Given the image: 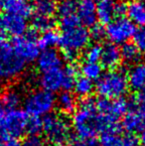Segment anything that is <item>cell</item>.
<instances>
[{"label": "cell", "instance_id": "obj_1", "mask_svg": "<svg viewBox=\"0 0 145 146\" xmlns=\"http://www.w3.org/2000/svg\"><path fill=\"white\" fill-rule=\"evenodd\" d=\"M73 128L81 139H93L99 128V114L97 108V100L85 98L75 110L72 120Z\"/></svg>", "mask_w": 145, "mask_h": 146}, {"label": "cell", "instance_id": "obj_2", "mask_svg": "<svg viewBox=\"0 0 145 146\" xmlns=\"http://www.w3.org/2000/svg\"><path fill=\"white\" fill-rule=\"evenodd\" d=\"M89 40V32L81 25L63 30L59 39V45L63 50L64 59L71 63L73 62L79 51L87 46Z\"/></svg>", "mask_w": 145, "mask_h": 146}, {"label": "cell", "instance_id": "obj_3", "mask_svg": "<svg viewBox=\"0 0 145 146\" xmlns=\"http://www.w3.org/2000/svg\"><path fill=\"white\" fill-rule=\"evenodd\" d=\"M95 90L103 98H120L128 90L127 75L123 70H113L101 75L97 80Z\"/></svg>", "mask_w": 145, "mask_h": 146}, {"label": "cell", "instance_id": "obj_4", "mask_svg": "<svg viewBox=\"0 0 145 146\" xmlns=\"http://www.w3.org/2000/svg\"><path fill=\"white\" fill-rule=\"evenodd\" d=\"M26 63L13 50L11 45L5 41L0 33V78L2 80H13L24 72Z\"/></svg>", "mask_w": 145, "mask_h": 146}, {"label": "cell", "instance_id": "obj_5", "mask_svg": "<svg viewBox=\"0 0 145 146\" xmlns=\"http://www.w3.org/2000/svg\"><path fill=\"white\" fill-rule=\"evenodd\" d=\"M43 131L47 139L55 145H64L71 139L72 131L68 120L56 114H48L43 119Z\"/></svg>", "mask_w": 145, "mask_h": 146}, {"label": "cell", "instance_id": "obj_6", "mask_svg": "<svg viewBox=\"0 0 145 146\" xmlns=\"http://www.w3.org/2000/svg\"><path fill=\"white\" fill-rule=\"evenodd\" d=\"M56 104L54 94L44 90H37L27 96L24 100L25 112L32 117L46 116L51 113Z\"/></svg>", "mask_w": 145, "mask_h": 146}, {"label": "cell", "instance_id": "obj_7", "mask_svg": "<svg viewBox=\"0 0 145 146\" xmlns=\"http://www.w3.org/2000/svg\"><path fill=\"white\" fill-rule=\"evenodd\" d=\"M136 30V26L128 18H116L107 24L105 36L112 44H125L130 38H133Z\"/></svg>", "mask_w": 145, "mask_h": 146}, {"label": "cell", "instance_id": "obj_8", "mask_svg": "<svg viewBox=\"0 0 145 146\" xmlns=\"http://www.w3.org/2000/svg\"><path fill=\"white\" fill-rule=\"evenodd\" d=\"M11 46L16 54L25 63L35 61L40 55V48L36 39L35 30L27 32L25 36L16 37Z\"/></svg>", "mask_w": 145, "mask_h": 146}, {"label": "cell", "instance_id": "obj_9", "mask_svg": "<svg viewBox=\"0 0 145 146\" xmlns=\"http://www.w3.org/2000/svg\"><path fill=\"white\" fill-rule=\"evenodd\" d=\"M3 121L8 136L18 138L21 137L26 131L28 116L24 110H12L5 114Z\"/></svg>", "mask_w": 145, "mask_h": 146}, {"label": "cell", "instance_id": "obj_10", "mask_svg": "<svg viewBox=\"0 0 145 146\" xmlns=\"http://www.w3.org/2000/svg\"><path fill=\"white\" fill-rule=\"evenodd\" d=\"M77 16L79 22L87 27H93L97 20V5L93 0L77 1Z\"/></svg>", "mask_w": 145, "mask_h": 146}, {"label": "cell", "instance_id": "obj_11", "mask_svg": "<svg viewBox=\"0 0 145 146\" xmlns=\"http://www.w3.org/2000/svg\"><path fill=\"white\" fill-rule=\"evenodd\" d=\"M62 64V57L54 49H46L37 58V67L42 73L61 69Z\"/></svg>", "mask_w": 145, "mask_h": 146}, {"label": "cell", "instance_id": "obj_12", "mask_svg": "<svg viewBox=\"0 0 145 146\" xmlns=\"http://www.w3.org/2000/svg\"><path fill=\"white\" fill-rule=\"evenodd\" d=\"M63 79H64V72L61 69L42 73L40 78V86L42 87V90L54 94L62 90Z\"/></svg>", "mask_w": 145, "mask_h": 146}, {"label": "cell", "instance_id": "obj_13", "mask_svg": "<svg viewBox=\"0 0 145 146\" xmlns=\"http://www.w3.org/2000/svg\"><path fill=\"white\" fill-rule=\"evenodd\" d=\"M2 26L6 32L15 38L25 34L27 30V22L25 18L8 13L2 18Z\"/></svg>", "mask_w": 145, "mask_h": 146}, {"label": "cell", "instance_id": "obj_14", "mask_svg": "<svg viewBox=\"0 0 145 146\" xmlns=\"http://www.w3.org/2000/svg\"><path fill=\"white\" fill-rule=\"evenodd\" d=\"M101 65L105 68L113 71L119 66L121 62V54L120 49L112 43H107L103 47V52L101 57Z\"/></svg>", "mask_w": 145, "mask_h": 146}, {"label": "cell", "instance_id": "obj_15", "mask_svg": "<svg viewBox=\"0 0 145 146\" xmlns=\"http://www.w3.org/2000/svg\"><path fill=\"white\" fill-rule=\"evenodd\" d=\"M128 19L134 24L141 27L145 26V3L139 0H131L127 3Z\"/></svg>", "mask_w": 145, "mask_h": 146}, {"label": "cell", "instance_id": "obj_16", "mask_svg": "<svg viewBox=\"0 0 145 146\" xmlns=\"http://www.w3.org/2000/svg\"><path fill=\"white\" fill-rule=\"evenodd\" d=\"M128 87L134 90H139L145 87V65L136 64L127 74Z\"/></svg>", "mask_w": 145, "mask_h": 146}, {"label": "cell", "instance_id": "obj_17", "mask_svg": "<svg viewBox=\"0 0 145 146\" xmlns=\"http://www.w3.org/2000/svg\"><path fill=\"white\" fill-rule=\"evenodd\" d=\"M121 126L129 134H133V133L142 130L145 127V123L135 110H130V111L126 112L124 115Z\"/></svg>", "mask_w": 145, "mask_h": 146}, {"label": "cell", "instance_id": "obj_18", "mask_svg": "<svg viewBox=\"0 0 145 146\" xmlns=\"http://www.w3.org/2000/svg\"><path fill=\"white\" fill-rule=\"evenodd\" d=\"M5 8L8 14H13L23 18H28L33 11V5L29 0H13L6 4Z\"/></svg>", "mask_w": 145, "mask_h": 146}, {"label": "cell", "instance_id": "obj_19", "mask_svg": "<svg viewBox=\"0 0 145 146\" xmlns=\"http://www.w3.org/2000/svg\"><path fill=\"white\" fill-rule=\"evenodd\" d=\"M59 110L65 114H72L77 110V100L75 96L70 92H63L56 100Z\"/></svg>", "mask_w": 145, "mask_h": 146}, {"label": "cell", "instance_id": "obj_20", "mask_svg": "<svg viewBox=\"0 0 145 146\" xmlns=\"http://www.w3.org/2000/svg\"><path fill=\"white\" fill-rule=\"evenodd\" d=\"M22 102L21 94L16 88H9L1 94L0 104L3 108L8 110H17Z\"/></svg>", "mask_w": 145, "mask_h": 146}, {"label": "cell", "instance_id": "obj_21", "mask_svg": "<svg viewBox=\"0 0 145 146\" xmlns=\"http://www.w3.org/2000/svg\"><path fill=\"white\" fill-rule=\"evenodd\" d=\"M97 16L101 24H109L114 17V2L105 0L97 6Z\"/></svg>", "mask_w": 145, "mask_h": 146}, {"label": "cell", "instance_id": "obj_22", "mask_svg": "<svg viewBox=\"0 0 145 146\" xmlns=\"http://www.w3.org/2000/svg\"><path fill=\"white\" fill-rule=\"evenodd\" d=\"M33 8L36 15L52 17L57 10V5L54 0H34Z\"/></svg>", "mask_w": 145, "mask_h": 146}, {"label": "cell", "instance_id": "obj_23", "mask_svg": "<svg viewBox=\"0 0 145 146\" xmlns=\"http://www.w3.org/2000/svg\"><path fill=\"white\" fill-rule=\"evenodd\" d=\"M59 39L60 35L58 34L56 30H49L46 32H43L41 37L38 40L39 48H42L44 50L46 49H53V47L59 44Z\"/></svg>", "mask_w": 145, "mask_h": 146}, {"label": "cell", "instance_id": "obj_24", "mask_svg": "<svg viewBox=\"0 0 145 146\" xmlns=\"http://www.w3.org/2000/svg\"><path fill=\"white\" fill-rule=\"evenodd\" d=\"M120 54L121 59H123L126 63H136L140 59V51L137 49V47L132 43H125L120 49Z\"/></svg>", "mask_w": 145, "mask_h": 146}, {"label": "cell", "instance_id": "obj_25", "mask_svg": "<svg viewBox=\"0 0 145 146\" xmlns=\"http://www.w3.org/2000/svg\"><path fill=\"white\" fill-rule=\"evenodd\" d=\"M83 77L93 81H97L103 75V67L99 63H85L81 66Z\"/></svg>", "mask_w": 145, "mask_h": 146}, {"label": "cell", "instance_id": "obj_26", "mask_svg": "<svg viewBox=\"0 0 145 146\" xmlns=\"http://www.w3.org/2000/svg\"><path fill=\"white\" fill-rule=\"evenodd\" d=\"M73 88H75V92L77 96H83V98H89V94L93 92L95 86L91 80L85 77H79L75 81Z\"/></svg>", "mask_w": 145, "mask_h": 146}, {"label": "cell", "instance_id": "obj_27", "mask_svg": "<svg viewBox=\"0 0 145 146\" xmlns=\"http://www.w3.org/2000/svg\"><path fill=\"white\" fill-rule=\"evenodd\" d=\"M64 72V79H63V90L69 92L75 87V81L77 79V70L75 66L71 65L63 70Z\"/></svg>", "mask_w": 145, "mask_h": 146}, {"label": "cell", "instance_id": "obj_28", "mask_svg": "<svg viewBox=\"0 0 145 146\" xmlns=\"http://www.w3.org/2000/svg\"><path fill=\"white\" fill-rule=\"evenodd\" d=\"M99 146H125L124 137L121 136L119 132H103Z\"/></svg>", "mask_w": 145, "mask_h": 146}, {"label": "cell", "instance_id": "obj_29", "mask_svg": "<svg viewBox=\"0 0 145 146\" xmlns=\"http://www.w3.org/2000/svg\"><path fill=\"white\" fill-rule=\"evenodd\" d=\"M57 12L60 18L75 15L77 12V1L75 0H63L59 4V6H57Z\"/></svg>", "mask_w": 145, "mask_h": 146}, {"label": "cell", "instance_id": "obj_30", "mask_svg": "<svg viewBox=\"0 0 145 146\" xmlns=\"http://www.w3.org/2000/svg\"><path fill=\"white\" fill-rule=\"evenodd\" d=\"M55 22L52 19V17H44V16L35 15L33 18V26L35 31H46L52 30Z\"/></svg>", "mask_w": 145, "mask_h": 146}, {"label": "cell", "instance_id": "obj_31", "mask_svg": "<svg viewBox=\"0 0 145 146\" xmlns=\"http://www.w3.org/2000/svg\"><path fill=\"white\" fill-rule=\"evenodd\" d=\"M101 52H103V47L99 46V44H93L87 47L83 54L85 63H97L101 60Z\"/></svg>", "mask_w": 145, "mask_h": 146}, {"label": "cell", "instance_id": "obj_32", "mask_svg": "<svg viewBox=\"0 0 145 146\" xmlns=\"http://www.w3.org/2000/svg\"><path fill=\"white\" fill-rule=\"evenodd\" d=\"M26 130L31 135L37 136V134H39L41 131H43V120L40 117H31V118H28Z\"/></svg>", "mask_w": 145, "mask_h": 146}, {"label": "cell", "instance_id": "obj_33", "mask_svg": "<svg viewBox=\"0 0 145 146\" xmlns=\"http://www.w3.org/2000/svg\"><path fill=\"white\" fill-rule=\"evenodd\" d=\"M133 44L137 47L138 50L145 52V26L136 30L133 36Z\"/></svg>", "mask_w": 145, "mask_h": 146}, {"label": "cell", "instance_id": "obj_34", "mask_svg": "<svg viewBox=\"0 0 145 146\" xmlns=\"http://www.w3.org/2000/svg\"><path fill=\"white\" fill-rule=\"evenodd\" d=\"M79 23H81V22H79V18H77V14L71 15V16H67V17H64V18H60V24H61V27H62L63 30L70 29V28L79 26Z\"/></svg>", "mask_w": 145, "mask_h": 146}, {"label": "cell", "instance_id": "obj_35", "mask_svg": "<svg viewBox=\"0 0 145 146\" xmlns=\"http://www.w3.org/2000/svg\"><path fill=\"white\" fill-rule=\"evenodd\" d=\"M89 36L95 41H101L105 36V29L101 25H97L91 27V30L89 32Z\"/></svg>", "mask_w": 145, "mask_h": 146}, {"label": "cell", "instance_id": "obj_36", "mask_svg": "<svg viewBox=\"0 0 145 146\" xmlns=\"http://www.w3.org/2000/svg\"><path fill=\"white\" fill-rule=\"evenodd\" d=\"M127 12V3L123 1H118L114 3V16L117 18H122Z\"/></svg>", "mask_w": 145, "mask_h": 146}, {"label": "cell", "instance_id": "obj_37", "mask_svg": "<svg viewBox=\"0 0 145 146\" xmlns=\"http://www.w3.org/2000/svg\"><path fill=\"white\" fill-rule=\"evenodd\" d=\"M23 146H44V143H43L42 139L38 136H35V135H30L29 137L25 139L24 143L22 144Z\"/></svg>", "mask_w": 145, "mask_h": 146}, {"label": "cell", "instance_id": "obj_38", "mask_svg": "<svg viewBox=\"0 0 145 146\" xmlns=\"http://www.w3.org/2000/svg\"><path fill=\"white\" fill-rule=\"evenodd\" d=\"M71 146H99V143L95 139H79L75 140L71 144Z\"/></svg>", "mask_w": 145, "mask_h": 146}, {"label": "cell", "instance_id": "obj_39", "mask_svg": "<svg viewBox=\"0 0 145 146\" xmlns=\"http://www.w3.org/2000/svg\"><path fill=\"white\" fill-rule=\"evenodd\" d=\"M124 137V144L125 146H137L138 145V139L134 134H129L125 135Z\"/></svg>", "mask_w": 145, "mask_h": 146}, {"label": "cell", "instance_id": "obj_40", "mask_svg": "<svg viewBox=\"0 0 145 146\" xmlns=\"http://www.w3.org/2000/svg\"><path fill=\"white\" fill-rule=\"evenodd\" d=\"M134 102H137L138 104H145V87L141 90H137Z\"/></svg>", "mask_w": 145, "mask_h": 146}, {"label": "cell", "instance_id": "obj_41", "mask_svg": "<svg viewBox=\"0 0 145 146\" xmlns=\"http://www.w3.org/2000/svg\"><path fill=\"white\" fill-rule=\"evenodd\" d=\"M8 137L9 136H8V133H7V131H6L3 119H0V141L6 140Z\"/></svg>", "mask_w": 145, "mask_h": 146}, {"label": "cell", "instance_id": "obj_42", "mask_svg": "<svg viewBox=\"0 0 145 146\" xmlns=\"http://www.w3.org/2000/svg\"><path fill=\"white\" fill-rule=\"evenodd\" d=\"M134 110L137 112V114L139 115V117L144 121V123H145V104H138L137 110Z\"/></svg>", "mask_w": 145, "mask_h": 146}, {"label": "cell", "instance_id": "obj_43", "mask_svg": "<svg viewBox=\"0 0 145 146\" xmlns=\"http://www.w3.org/2000/svg\"><path fill=\"white\" fill-rule=\"evenodd\" d=\"M2 146H23L19 141L17 140H9L7 142H5Z\"/></svg>", "mask_w": 145, "mask_h": 146}, {"label": "cell", "instance_id": "obj_44", "mask_svg": "<svg viewBox=\"0 0 145 146\" xmlns=\"http://www.w3.org/2000/svg\"><path fill=\"white\" fill-rule=\"evenodd\" d=\"M140 141L142 142V144L145 146V127L141 130V133H140Z\"/></svg>", "mask_w": 145, "mask_h": 146}, {"label": "cell", "instance_id": "obj_45", "mask_svg": "<svg viewBox=\"0 0 145 146\" xmlns=\"http://www.w3.org/2000/svg\"><path fill=\"white\" fill-rule=\"evenodd\" d=\"M4 116H5V110H4V108L1 106L0 104V119H4Z\"/></svg>", "mask_w": 145, "mask_h": 146}, {"label": "cell", "instance_id": "obj_46", "mask_svg": "<svg viewBox=\"0 0 145 146\" xmlns=\"http://www.w3.org/2000/svg\"><path fill=\"white\" fill-rule=\"evenodd\" d=\"M3 88H4V84H3V80L0 78V94L3 92Z\"/></svg>", "mask_w": 145, "mask_h": 146}, {"label": "cell", "instance_id": "obj_47", "mask_svg": "<svg viewBox=\"0 0 145 146\" xmlns=\"http://www.w3.org/2000/svg\"><path fill=\"white\" fill-rule=\"evenodd\" d=\"M1 1H2V3H3V4H5V5H6V4L10 3V2H11V1H13V0H1Z\"/></svg>", "mask_w": 145, "mask_h": 146}, {"label": "cell", "instance_id": "obj_48", "mask_svg": "<svg viewBox=\"0 0 145 146\" xmlns=\"http://www.w3.org/2000/svg\"><path fill=\"white\" fill-rule=\"evenodd\" d=\"M0 26H2V17L0 16Z\"/></svg>", "mask_w": 145, "mask_h": 146}, {"label": "cell", "instance_id": "obj_49", "mask_svg": "<svg viewBox=\"0 0 145 146\" xmlns=\"http://www.w3.org/2000/svg\"><path fill=\"white\" fill-rule=\"evenodd\" d=\"M93 2H95V1H99V2H101V1H105V0H93Z\"/></svg>", "mask_w": 145, "mask_h": 146}, {"label": "cell", "instance_id": "obj_50", "mask_svg": "<svg viewBox=\"0 0 145 146\" xmlns=\"http://www.w3.org/2000/svg\"><path fill=\"white\" fill-rule=\"evenodd\" d=\"M2 5H3V3H2V1H1V0H0V8L2 7Z\"/></svg>", "mask_w": 145, "mask_h": 146}, {"label": "cell", "instance_id": "obj_51", "mask_svg": "<svg viewBox=\"0 0 145 146\" xmlns=\"http://www.w3.org/2000/svg\"><path fill=\"white\" fill-rule=\"evenodd\" d=\"M139 1H142V0H139Z\"/></svg>", "mask_w": 145, "mask_h": 146}, {"label": "cell", "instance_id": "obj_52", "mask_svg": "<svg viewBox=\"0 0 145 146\" xmlns=\"http://www.w3.org/2000/svg\"><path fill=\"white\" fill-rule=\"evenodd\" d=\"M0 146H2V145H0Z\"/></svg>", "mask_w": 145, "mask_h": 146}]
</instances>
